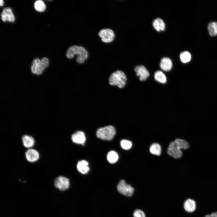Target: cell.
Segmentation results:
<instances>
[{
	"label": "cell",
	"instance_id": "1",
	"mask_svg": "<svg viewBox=\"0 0 217 217\" xmlns=\"http://www.w3.org/2000/svg\"><path fill=\"white\" fill-rule=\"evenodd\" d=\"M75 55H77V62L82 64L87 58L88 53L86 49L82 46H71L66 52L67 57L69 58H72Z\"/></svg>",
	"mask_w": 217,
	"mask_h": 217
},
{
	"label": "cell",
	"instance_id": "2",
	"mask_svg": "<svg viewBox=\"0 0 217 217\" xmlns=\"http://www.w3.org/2000/svg\"><path fill=\"white\" fill-rule=\"evenodd\" d=\"M127 81L126 76L124 72L118 70L112 73L109 79V82L112 86H116L119 88H123Z\"/></svg>",
	"mask_w": 217,
	"mask_h": 217
},
{
	"label": "cell",
	"instance_id": "3",
	"mask_svg": "<svg viewBox=\"0 0 217 217\" xmlns=\"http://www.w3.org/2000/svg\"><path fill=\"white\" fill-rule=\"evenodd\" d=\"M115 130L113 126L109 125L99 128L97 131V137L100 139L109 140L113 137Z\"/></svg>",
	"mask_w": 217,
	"mask_h": 217
},
{
	"label": "cell",
	"instance_id": "4",
	"mask_svg": "<svg viewBox=\"0 0 217 217\" xmlns=\"http://www.w3.org/2000/svg\"><path fill=\"white\" fill-rule=\"evenodd\" d=\"M117 189L119 193L128 197L131 196L134 191V188L131 185L127 184L124 180H121L119 182Z\"/></svg>",
	"mask_w": 217,
	"mask_h": 217
},
{
	"label": "cell",
	"instance_id": "5",
	"mask_svg": "<svg viewBox=\"0 0 217 217\" xmlns=\"http://www.w3.org/2000/svg\"><path fill=\"white\" fill-rule=\"evenodd\" d=\"M55 186L61 191L68 189L70 186L69 179L64 176H59L55 178L54 182Z\"/></svg>",
	"mask_w": 217,
	"mask_h": 217
},
{
	"label": "cell",
	"instance_id": "6",
	"mask_svg": "<svg viewBox=\"0 0 217 217\" xmlns=\"http://www.w3.org/2000/svg\"><path fill=\"white\" fill-rule=\"evenodd\" d=\"M98 35L104 42L109 43L112 42L114 39L115 35L112 30L110 29H104L100 30Z\"/></svg>",
	"mask_w": 217,
	"mask_h": 217
},
{
	"label": "cell",
	"instance_id": "7",
	"mask_svg": "<svg viewBox=\"0 0 217 217\" xmlns=\"http://www.w3.org/2000/svg\"><path fill=\"white\" fill-rule=\"evenodd\" d=\"M168 154L175 158L181 157L182 153L181 149L177 145L174 141L171 142L167 149Z\"/></svg>",
	"mask_w": 217,
	"mask_h": 217
},
{
	"label": "cell",
	"instance_id": "8",
	"mask_svg": "<svg viewBox=\"0 0 217 217\" xmlns=\"http://www.w3.org/2000/svg\"><path fill=\"white\" fill-rule=\"evenodd\" d=\"M136 75L142 81L145 80L149 77V74L147 69L143 65L137 66L135 68Z\"/></svg>",
	"mask_w": 217,
	"mask_h": 217
},
{
	"label": "cell",
	"instance_id": "9",
	"mask_svg": "<svg viewBox=\"0 0 217 217\" xmlns=\"http://www.w3.org/2000/svg\"><path fill=\"white\" fill-rule=\"evenodd\" d=\"M1 16L2 20L4 22L6 21L14 22L15 21V17L11 9L9 7L3 9L1 14Z\"/></svg>",
	"mask_w": 217,
	"mask_h": 217
},
{
	"label": "cell",
	"instance_id": "10",
	"mask_svg": "<svg viewBox=\"0 0 217 217\" xmlns=\"http://www.w3.org/2000/svg\"><path fill=\"white\" fill-rule=\"evenodd\" d=\"M25 155L27 160L31 162L37 161L39 157V152L36 150L33 149L27 150L25 153Z\"/></svg>",
	"mask_w": 217,
	"mask_h": 217
},
{
	"label": "cell",
	"instance_id": "11",
	"mask_svg": "<svg viewBox=\"0 0 217 217\" xmlns=\"http://www.w3.org/2000/svg\"><path fill=\"white\" fill-rule=\"evenodd\" d=\"M72 141L76 143L83 145L86 140V137L83 132L78 131L71 136Z\"/></svg>",
	"mask_w": 217,
	"mask_h": 217
},
{
	"label": "cell",
	"instance_id": "12",
	"mask_svg": "<svg viewBox=\"0 0 217 217\" xmlns=\"http://www.w3.org/2000/svg\"><path fill=\"white\" fill-rule=\"evenodd\" d=\"M183 206L186 211L189 213H192L196 210V203L194 200L190 198H188L184 201Z\"/></svg>",
	"mask_w": 217,
	"mask_h": 217
},
{
	"label": "cell",
	"instance_id": "13",
	"mask_svg": "<svg viewBox=\"0 0 217 217\" xmlns=\"http://www.w3.org/2000/svg\"><path fill=\"white\" fill-rule=\"evenodd\" d=\"M172 66V61L169 58L165 57L161 59L160 67L162 70L165 71H168L171 70Z\"/></svg>",
	"mask_w": 217,
	"mask_h": 217
},
{
	"label": "cell",
	"instance_id": "14",
	"mask_svg": "<svg viewBox=\"0 0 217 217\" xmlns=\"http://www.w3.org/2000/svg\"><path fill=\"white\" fill-rule=\"evenodd\" d=\"M88 165L87 162L84 160L79 161L77 165L78 171L82 174H86L90 170Z\"/></svg>",
	"mask_w": 217,
	"mask_h": 217
},
{
	"label": "cell",
	"instance_id": "15",
	"mask_svg": "<svg viewBox=\"0 0 217 217\" xmlns=\"http://www.w3.org/2000/svg\"><path fill=\"white\" fill-rule=\"evenodd\" d=\"M22 140L24 146L26 148H30L33 147L35 144V140L31 136L27 135H23Z\"/></svg>",
	"mask_w": 217,
	"mask_h": 217
},
{
	"label": "cell",
	"instance_id": "16",
	"mask_svg": "<svg viewBox=\"0 0 217 217\" xmlns=\"http://www.w3.org/2000/svg\"><path fill=\"white\" fill-rule=\"evenodd\" d=\"M152 24L154 29L158 32L163 31L165 29V24L163 20L159 18L155 19L153 21Z\"/></svg>",
	"mask_w": 217,
	"mask_h": 217
},
{
	"label": "cell",
	"instance_id": "17",
	"mask_svg": "<svg viewBox=\"0 0 217 217\" xmlns=\"http://www.w3.org/2000/svg\"><path fill=\"white\" fill-rule=\"evenodd\" d=\"M49 64L48 59L46 57L43 58L41 60L40 63L37 70L36 74H40L48 66Z\"/></svg>",
	"mask_w": 217,
	"mask_h": 217
},
{
	"label": "cell",
	"instance_id": "18",
	"mask_svg": "<svg viewBox=\"0 0 217 217\" xmlns=\"http://www.w3.org/2000/svg\"><path fill=\"white\" fill-rule=\"evenodd\" d=\"M155 80L162 83H165L167 81L166 78L164 73L161 71H156L154 75Z\"/></svg>",
	"mask_w": 217,
	"mask_h": 217
},
{
	"label": "cell",
	"instance_id": "19",
	"mask_svg": "<svg viewBox=\"0 0 217 217\" xmlns=\"http://www.w3.org/2000/svg\"><path fill=\"white\" fill-rule=\"evenodd\" d=\"M208 29L211 36L217 35V22H213L209 23L208 26Z\"/></svg>",
	"mask_w": 217,
	"mask_h": 217
},
{
	"label": "cell",
	"instance_id": "20",
	"mask_svg": "<svg viewBox=\"0 0 217 217\" xmlns=\"http://www.w3.org/2000/svg\"><path fill=\"white\" fill-rule=\"evenodd\" d=\"M150 152L152 154L159 156L161 153V148L159 144L154 143L152 144L149 148Z\"/></svg>",
	"mask_w": 217,
	"mask_h": 217
},
{
	"label": "cell",
	"instance_id": "21",
	"mask_svg": "<svg viewBox=\"0 0 217 217\" xmlns=\"http://www.w3.org/2000/svg\"><path fill=\"white\" fill-rule=\"evenodd\" d=\"M118 153L115 151H110L107 154V160L110 163H115L118 161Z\"/></svg>",
	"mask_w": 217,
	"mask_h": 217
},
{
	"label": "cell",
	"instance_id": "22",
	"mask_svg": "<svg viewBox=\"0 0 217 217\" xmlns=\"http://www.w3.org/2000/svg\"><path fill=\"white\" fill-rule=\"evenodd\" d=\"M174 141L181 149H187L189 147L188 143L184 140L178 138L176 139Z\"/></svg>",
	"mask_w": 217,
	"mask_h": 217
},
{
	"label": "cell",
	"instance_id": "23",
	"mask_svg": "<svg viewBox=\"0 0 217 217\" xmlns=\"http://www.w3.org/2000/svg\"><path fill=\"white\" fill-rule=\"evenodd\" d=\"M180 57L181 61L184 63L189 62L191 58V55L190 53L187 51L181 52L180 55Z\"/></svg>",
	"mask_w": 217,
	"mask_h": 217
},
{
	"label": "cell",
	"instance_id": "24",
	"mask_svg": "<svg viewBox=\"0 0 217 217\" xmlns=\"http://www.w3.org/2000/svg\"><path fill=\"white\" fill-rule=\"evenodd\" d=\"M34 7L37 11L40 12L43 11L46 8L45 5L41 0L36 1L34 4Z\"/></svg>",
	"mask_w": 217,
	"mask_h": 217
},
{
	"label": "cell",
	"instance_id": "25",
	"mask_svg": "<svg viewBox=\"0 0 217 217\" xmlns=\"http://www.w3.org/2000/svg\"><path fill=\"white\" fill-rule=\"evenodd\" d=\"M40 62L41 60L38 58L36 59L33 60L31 66V71L33 73L36 74Z\"/></svg>",
	"mask_w": 217,
	"mask_h": 217
},
{
	"label": "cell",
	"instance_id": "26",
	"mask_svg": "<svg viewBox=\"0 0 217 217\" xmlns=\"http://www.w3.org/2000/svg\"><path fill=\"white\" fill-rule=\"evenodd\" d=\"M120 144L122 148L127 150L130 149L132 146L131 142L127 140H122L121 141Z\"/></svg>",
	"mask_w": 217,
	"mask_h": 217
},
{
	"label": "cell",
	"instance_id": "27",
	"mask_svg": "<svg viewBox=\"0 0 217 217\" xmlns=\"http://www.w3.org/2000/svg\"><path fill=\"white\" fill-rule=\"evenodd\" d=\"M134 217H146L144 212L140 209H136L133 213Z\"/></svg>",
	"mask_w": 217,
	"mask_h": 217
},
{
	"label": "cell",
	"instance_id": "28",
	"mask_svg": "<svg viewBox=\"0 0 217 217\" xmlns=\"http://www.w3.org/2000/svg\"><path fill=\"white\" fill-rule=\"evenodd\" d=\"M204 217H217V211L206 215Z\"/></svg>",
	"mask_w": 217,
	"mask_h": 217
},
{
	"label": "cell",
	"instance_id": "29",
	"mask_svg": "<svg viewBox=\"0 0 217 217\" xmlns=\"http://www.w3.org/2000/svg\"><path fill=\"white\" fill-rule=\"evenodd\" d=\"M4 4V2L2 0H1L0 1V5L1 6H2Z\"/></svg>",
	"mask_w": 217,
	"mask_h": 217
}]
</instances>
